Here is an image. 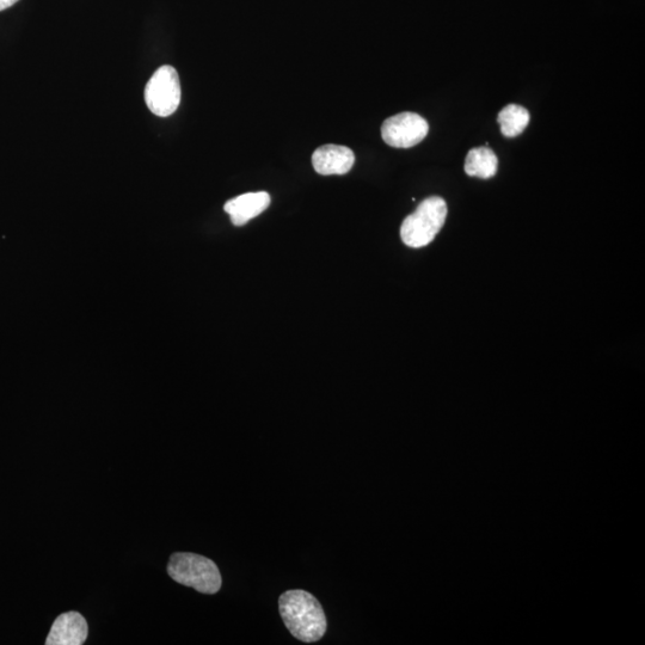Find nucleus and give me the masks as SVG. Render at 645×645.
Instances as JSON below:
<instances>
[{"label":"nucleus","instance_id":"nucleus-9","mask_svg":"<svg viewBox=\"0 0 645 645\" xmlns=\"http://www.w3.org/2000/svg\"><path fill=\"white\" fill-rule=\"evenodd\" d=\"M497 167H499V159L488 147H476L466 156L465 172L469 176L488 180L496 175Z\"/></svg>","mask_w":645,"mask_h":645},{"label":"nucleus","instance_id":"nucleus-11","mask_svg":"<svg viewBox=\"0 0 645 645\" xmlns=\"http://www.w3.org/2000/svg\"><path fill=\"white\" fill-rule=\"evenodd\" d=\"M20 0H0V11L11 8L12 5H15Z\"/></svg>","mask_w":645,"mask_h":645},{"label":"nucleus","instance_id":"nucleus-5","mask_svg":"<svg viewBox=\"0 0 645 645\" xmlns=\"http://www.w3.org/2000/svg\"><path fill=\"white\" fill-rule=\"evenodd\" d=\"M428 132V122L419 114L409 112L392 116L382 127L385 143L396 149H410L419 145Z\"/></svg>","mask_w":645,"mask_h":645},{"label":"nucleus","instance_id":"nucleus-3","mask_svg":"<svg viewBox=\"0 0 645 645\" xmlns=\"http://www.w3.org/2000/svg\"><path fill=\"white\" fill-rule=\"evenodd\" d=\"M447 217V205L439 196L423 200L417 210L405 218L401 237L410 248H423L434 241Z\"/></svg>","mask_w":645,"mask_h":645},{"label":"nucleus","instance_id":"nucleus-7","mask_svg":"<svg viewBox=\"0 0 645 645\" xmlns=\"http://www.w3.org/2000/svg\"><path fill=\"white\" fill-rule=\"evenodd\" d=\"M355 163L354 152L346 146L324 145L312 155V165L319 175H346Z\"/></svg>","mask_w":645,"mask_h":645},{"label":"nucleus","instance_id":"nucleus-1","mask_svg":"<svg viewBox=\"0 0 645 645\" xmlns=\"http://www.w3.org/2000/svg\"><path fill=\"white\" fill-rule=\"evenodd\" d=\"M279 611L287 629L305 643L321 641L328 629L321 602L301 589L287 591L279 599Z\"/></svg>","mask_w":645,"mask_h":645},{"label":"nucleus","instance_id":"nucleus-8","mask_svg":"<svg viewBox=\"0 0 645 645\" xmlns=\"http://www.w3.org/2000/svg\"><path fill=\"white\" fill-rule=\"evenodd\" d=\"M269 205V194L257 192L239 195L237 198L227 201L224 210L230 215L233 225L243 226L266 211Z\"/></svg>","mask_w":645,"mask_h":645},{"label":"nucleus","instance_id":"nucleus-2","mask_svg":"<svg viewBox=\"0 0 645 645\" xmlns=\"http://www.w3.org/2000/svg\"><path fill=\"white\" fill-rule=\"evenodd\" d=\"M168 574L182 586L192 587L202 594H215L223 585L218 565L205 556L192 552H176L170 557Z\"/></svg>","mask_w":645,"mask_h":645},{"label":"nucleus","instance_id":"nucleus-4","mask_svg":"<svg viewBox=\"0 0 645 645\" xmlns=\"http://www.w3.org/2000/svg\"><path fill=\"white\" fill-rule=\"evenodd\" d=\"M146 106L159 118L174 114L181 103V83L174 67L165 65L155 72L146 85Z\"/></svg>","mask_w":645,"mask_h":645},{"label":"nucleus","instance_id":"nucleus-10","mask_svg":"<svg viewBox=\"0 0 645 645\" xmlns=\"http://www.w3.org/2000/svg\"><path fill=\"white\" fill-rule=\"evenodd\" d=\"M497 122H499L501 132L505 137L515 138L524 132L530 124V114L527 109L518 106V104H509L501 110Z\"/></svg>","mask_w":645,"mask_h":645},{"label":"nucleus","instance_id":"nucleus-6","mask_svg":"<svg viewBox=\"0 0 645 645\" xmlns=\"http://www.w3.org/2000/svg\"><path fill=\"white\" fill-rule=\"evenodd\" d=\"M89 626L81 613L60 614L49 631L46 645H82L88 640Z\"/></svg>","mask_w":645,"mask_h":645}]
</instances>
